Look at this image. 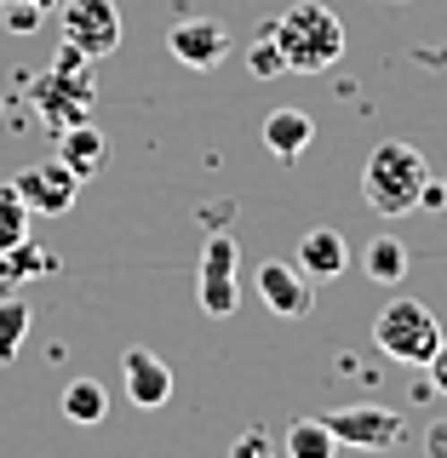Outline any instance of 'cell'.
<instances>
[{"label": "cell", "instance_id": "1", "mask_svg": "<svg viewBox=\"0 0 447 458\" xmlns=\"http://www.w3.org/2000/svg\"><path fill=\"white\" fill-rule=\"evenodd\" d=\"M270 35H276L281 64L293 69V75H322V69H333L344 57V23H339L333 6H322V0L287 6Z\"/></svg>", "mask_w": 447, "mask_h": 458}, {"label": "cell", "instance_id": "2", "mask_svg": "<svg viewBox=\"0 0 447 458\" xmlns=\"http://www.w3.org/2000/svg\"><path fill=\"white\" fill-rule=\"evenodd\" d=\"M425 183H430L425 155L413 149V143H401V138H384L362 166V200L379 212V218H408V212L425 200Z\"/></svg>", "mask_w": 447, "mask_h": 458}, {"label": "cell", "instance_id": "3", "mask_svg": "<svg viewBox=\"0 0 447 458\" xmlns=\"http://www.w3.org/2000/svg\"><path fill=\"white\" fill-rule=\"evenodd\" d=\"M29 98H35L40 121H47L52 132H64V126L86 121V109H92V98H98L92 57H81L75 47H64V52H57V64L35 81V92H29Z\"/></svg>", "mask_w": 447, "mask_h": 458}, {"label": "cell", "instance_id": "4", "mask_svg": "<svg viewBox=\"0 0 447 458\" xmlns=\"http://www.w3.org/2000/svg\"><path fill=\"white\" fill-rule=\"evenodd\" d=\"M373 344L401 367H425L442 344V321L419 298H391V304L379 310V321H373Z\"/></svg>", "mask_w": 447, "mask_h": 458}, {"label": "cell", "instance_id": "5", "mask_svg": "<svg viewBox=\"0 0 447 458\" xmlns=\"http://www.w3.org/2000/svg\"><path fill=\"white\" fill-rule=\"evenodd\" d=\"M322 424L333 429L339 447H356V453H391L408 441V419L396 407H373V401H362V407H333V412H322Z\"/></svg>", "mask_w": 447, "mask_h": 458}, {"label": "cell", "instance_id": "6", "mask_svg": "<svg viewBox=\"0 0 447 458\" xmlns=\"http://www.w3.org/2000/svg\"><path fill=\"white\" fill-rule=\"evenodd\" d=\"M57 35H64V47H75L81 57H109L121 47V12H115V0H64L57 6Z\"/></svg>", "mask_w": 447, "mask_h": 458}, {"label": "cell", "instance_id": "7", "mask_svg": "<svg viewBox=\"0 0 447 458\" xmlns=\"http://www.w3.org/2000/svg\"><path fill=\"white\" fill-rule=\"evenodd\" d=\"M241 304V286H236V235L229 229H212L207 235V252H201V310L212 321L236 315Z\"/></svg>", "mask_w": 447, "mask_h": 458}, {"label": "cell", "instance_id": "8", "mask_svg": "<svg viewBox=\"0 0 447 458\" xmlns=\"http://www.w3.org/2000/svg\"><path fill=\"white\" fill-rule=\"evenodd\" d=\"M12 183H18L23 207H29V212H40V218H64V212L81 200V178H75V172H69L64 161H57V155H52V161L23 166Z\"/></svg>", "mask_w": 447, "mask_h": 458}, {"label": "cell", "instance_id": "9", "mask_svg": "<svg viewBox=\"0 0 447 458\" xmlns=\"http://www.w3.org/2000/svg\"><path fill=\"white\" fill-rule=\"evenodd\" d=\"M167 52L178 57L184 69H219L229 57V29L219 18H184V23H172Z\"/></svg>", "mask_w": 447, "mask_h": 458}, {"label": "cell", "instance_id": "10", "mask_svg": "<svg viewBox=\"0 0 447 458\" xmlns=\"http://www.w3.org/2000/svg\"><path fill=\"white\" fill-rule=\"evenodd\" d=\"M258 298H264V310L281 315V321H305L310 304H315V286L305 281V269H298V264L270 258V264L258 269Z\"/></svg>", "mask_w": 447, "mask_h": 458}, {"label": "cell", "instance_id": "11", "mask_svg": "<svg viewBox=\"0 0 447 458\" xmlns=\"http://www.w3.org/2000/svg\"><path fill=\"white\" fill-rule=\"evenodd\" d=\"M293 264L305 269V281H310V286H327V281H339L344 269H350V247H344L339 229L315 224V229H305V235H298Z\"/></svg>", "mask_w": 447, "mask_h": 458}, {"label": "cell", "instance_id": "12", "mask_svg": "<svg viewBox=\"0 0 447 458\" xmlns=\"http://www.w3.org/2000/svg\"><path fill=\"white\" fill-rule=\"evenodd\" d=\"M121 384H126V401H133V407L155 412V407L172 401V367L155 350H126L121 355Z\"/></svg>", "mask_w": 447, "mask_h": 458}, {"label": "cell", "instance_id": "13", "mask_svg": "<svg viewBox=\"0 0 447 458\" xmlns=\"http://www.w3.org/2000/svg\"><path fill=\"white\" fill-rule=\"evenodd\" d=\"M57 161H64V166L86 183L92 172H104V161H109V138L98 132L92 121H75V126H64V132H57Z\"/></svg>", "mask_w": 447, "mask_h": 458}, {"label": "cell", "instance_id": "14", "mask_svg": "<svg viewBox=\"0 0 447 458\" xmlns=\"http://www.w3.org/2000/svg\"><path fill=\"white\" fill-rule=\"evenodd\" d=\"M315 143V121L305 109H270V121H264V149L276 155V161H298Z\"/></svg>", "mask_w": 447, "mask_h": 458}, {"label": "cell", "instance_id": "15", "mask_svg": "<svg viewBox=\"0 0 447 458\" xmlns=\"http://www.w3.org/2000/svg\"><path fill=\"white\" fill-rule=\"evenodd\" d=\"M408 247H401L396 235H373V247L362 252V269H367V281H379V286H401L408 281Z\"/></svg>", "mask_w": 447, "mask_h": 458}, {"label": "cell", "instance_id": "16", "mask_svg": "<svg viewBox=\"0 0 447 458\" xmlns=\"http://www.w3.org/2000/svg\"><path fill=\"white\" fill-rule=\"evenodd\" d=\"M287 458H339V441L322 424V412H305L287 424Z\"/></svg>", "mask_w": 447, "mask_h": 458}, {"label": "cell", "instance_id": "17", "mask_svg": "<svg viewBox=\"0 0 447 458\" xmlns=\"http://www.w3.org/2000/svg\"><path fill=\"white\" fill-rule=\"evenodd\" d=\"M104 412H109V395H104L98 378H69L64 384V419L69 424H104Z\"/></svg>", "mask_w": 447, "mask_h": 458}, {"label": "cell", "instance_id": "18", "mask_svg": "<svg viewBox=\"0 0 447 458\" xmlns=\"http://www.w3.org/2000/svg\"><path fill=\"white\" fill-rule=\"evenodd\" d=\"M29 218H35V212L23 207L18 183L0 178V252H12V247H23V241H29Z\"/></svg>", "mask_w": 447, "mask_h": 458}, {"label": "cell", "instance_id": "19", "mask_svg": "<svg viewBox=\"0 0 447 458\" xmlns=\"http://www.w3.org/2000/svg\"><path fill=\"white\" fill-rule=\"evenodd\" d=\"M29 304L23 298H0V367L6 361H18V350H23V338H29Z\"/></svg>", "mask_w": 447, "mask_h": 458}, {"label": "cell", "instance_id": "20", "mask_svg": "<svg viewBox=\"0 0 447 458\" xmlns=\"http://www.w3.org/2000/svg\"><path fill=\"white\" fill-rule=\"evenodd\" d=\"M247 69H253L258 81H270V75H287V64H281V47H276V35H270V29L253 40V52H247Z\"/></svg>", "mask_w": 447, "mask_h": 458}, {"label": "cell", "instance_id": "21", "mask_svg": "<svg viewBox=\"0 0 447 458\" xmlns=\"http://www.w3.org/2000/svg\"><path fill=\"white\" fill-rule=\"evenodd\" d=\"M0 18H6V29H12V35H35L47 12H40L35 0H6V6H0Z\"/></svg>", "mask_w": 447, "mask_h": 458}, {"label": "cell", "instance_id": "22", "mask_svg": "<svg viewBox=\"0 0 447 458\" xmlns=\"http://www.w3.org/2000/svg\"><path fill=\"white\" fill-rule=\"evenodd\" d=\"M229 458H276V441H270V429H241Z\"/></svg>", "mask_w": 447, "mask_h": 458}, {"label": "cell", "instance_id": "23", "mask_svg": "<svg viewBox=\"0 0 447 458\" xmlns=\"http://www.w3.org/2000/svg\"><path fill=\"white\" fill-rule=\"evenodd\" d=\"M425 378H430V390H436V395H447V338L436 344V355L425 361Z\"/></svg>", "mask_w": 447, "mask_h": 458}, {"label": "cell", "instance_id": "24", "mask_svg": "<svg viewBox=\"0 0 447 458\" xmlns=\"http://www.w3.org/2000/svg\"><path fill=\"white\" fill-rule=\"evenodd\" d=\"M425 458H447V419H436L425 429Z\"/></svg>", "mask_w": 447, "mask_h": 458}, {"label": "cell", "instance_id": "25", "mask_svg": "<svg viewBox=\"0 0 447 458\" xmlns=\"http://www.w3.org/2000/svg\"><path fill=\"white\" fill-rule=\"evenodd\" d=\"M442 190H447V172H442Z\"/></svg>", "mask_w": 447, "mask_h": 458}, {"label": "cell", "instance_id": "26", "mask_svg": "<svg viewBox=\"0 0 447 458\" xmlns=\"http://www.w3.org/2000/svg\"><path fill=\"white\" fill-rule=\"evenodd\" d=\"M0 6H6V0H0Z\"/></svg>", "mask_w": 447, "mask_h": 458}]
</instances>
